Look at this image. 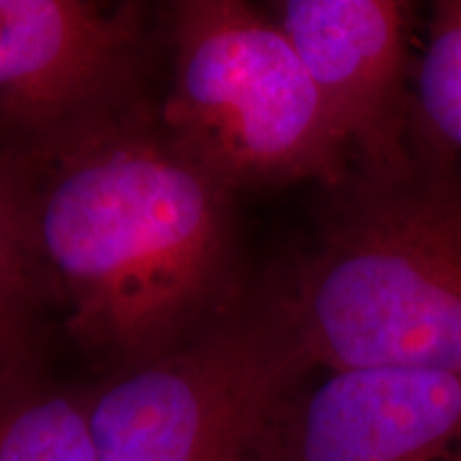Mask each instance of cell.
<instances>
[{"instance_id":"9","label":"cell","mask_w":461,"mask_h":461,"mask_svg":"<svg viewBox=\"0 0 461 461\" xmlns=\"http://www.w3.org/2000/svg\"><path fill=\"white\" fill-rule=\"evenodd\" d=\"M0 461H95L88 393L34 376L0 387Z\"/></svg>"},{"instance_id":"6","label":"cell","mask_w":461,"mask_h":461,"mask_svg":"<svg viewBox=\"0 0 461 461\" xmlns=\"http://www.w3.org/2000/svg\"><path fill=\"white\" fill-rule=\"evenodd\" d=\"M278 24L302 58L361 177L414 163L406 95L411 7L397 0H286Z\"/></svg>"},{"instance_id":"5","label":"cell","mask_w":461,"mask_h":461,"mask_svg":"<svg viewBox=\"0 0 461 461\" xmlns=\"http://www.w3.org/2000/svg\"><path fill=\"white\" fill-rule=\"evenodd\" d=\"M137 5L0 0V120L41 146L140 105Z\"/></svg>"},{"instance_id":"4","label":"cell","mask_w":461,"mask_h":461,"mask_svg":"<svg viewBox=\"0 0 461 461\" xmlns=\"http://www.w3.org/2000/svg\"><path fill=\"white\" fill-rule=\"evenodd\" d=\"M312 367L272 302L233 310L182 348L88 393L95 461H240Z\"/></svg>"},{"instance_id":"10","label":"cell","mask_w":461,"mask_h":461,"mask_svg":"<svg viewBox=\"0 0 461 461\" xmlns=\"http://www.w3.org/2000/svg\"><path fill=\"white\" fill-rule=\"evenodd\" d=\"M412 126L438 149H461V0H442L431 11L414 67Z\"/></svg>"},{"instance_id":"11","label":"cell","mask_w":461,"mask_h":461,"mask_svg":"<svg viewBox=\"0 0 461 461\" xmlns=\"http://www.w3.org/2000/svg\"><path fill=\"white\" fill-rule=\"evenodd\" d=\"M240 461H263V455H261V447H258L255 453H250V455H248V457H244V459H240Z\"/></svg>"},{"instance_id":"7","label":"cell","mask_w":461,"mask_h":461,"mask_svg":"<svg viewBox=\"0 0 461 461\" xmlns=\"http://www.w3.org/2000/svg\"><path fill=\"white\" fill-rule=\"evenodd\" d=\"M263 461H461V374L330 372L282 402Z\"/></svg>"},{"instance_id":"1","label":"cell","mask_w":461,"mask_h":461,"mask_svg":"<svg viewBox=\"0 0 461 461\" xmlns=\"http://www.w3.org/2000/svg\"><path fill=\"white\" fill-rule=\"evenodd\" d=\"M67 330L112 374L233 312L230 190L140 103L11 160Z\"/></svg>"},{"instance_id":"3","label":"cell","mask_w":461,"mask_h":461,"mask_svg":"<svg viewBox=\"0 0 461 461\" xmlns=\"http://www.w3.org/2000/svg\"><path fill=\"white\" fill-rule=\"evenodd\" d=\"M173 82L160 124L229 188L350 180V152L285 31L240 0L173 5Z\"/></svg>"},{"instance_id":"2","label":"cell","mask_w":461,"mask_h":461,"mask_svg":"<svg viewBox=\"0 0 461 461\" xmlns=\"http://www.w3.org/2000/svg\"><path fill=\"white\" fill-rule=\"evenodd\" d=\"M342 197L269 299L305 363L461 374V182L414 141L411 169Z\"/></svg>"},{"instance_id":"8","label":"cell","mask_w":461,"mask_h":461,"mask_svg":"<svg viewBox=\"0 0 461 461\" xmlns=\"http://www.w3.org/2000/svg\"><path fill=\"white\" fill-rule=\"evenodd\" d=\"M45 285L20 177L14 163H0V387L34 376V312Z\"/></svg>"}]
</instances>
